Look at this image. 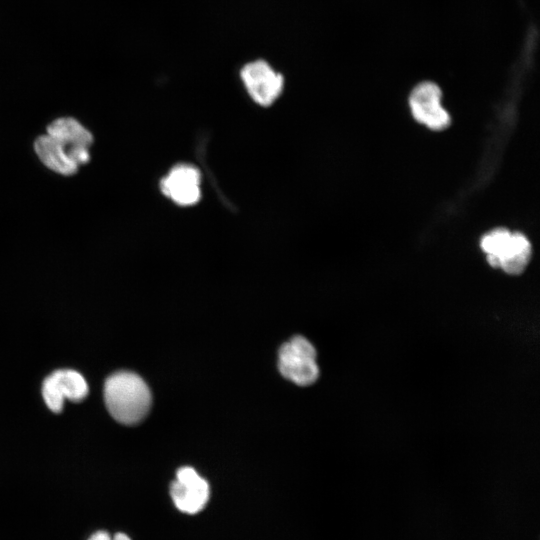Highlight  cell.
Instances as JSON below:
<instances>
[{
	"mask_svg": "<svg viewBox=\"0 0 540 540\" xmlns=\"http://www.w3.org/2000/svg\"><path fill=\"white\" fill-rule=\"evenodd\" d=\"M35 151L40 160L51 170L71 175L78 166L70 159L66 148L50 135H42L35 142Z\"/></svg>",
	"mask_w": 540,
	"mask_h": 540,
	"instance_id": "8",
	"label": "cell"
},
{
	"mask_svg": "<svg viewBox=\"0 0 540 540\" xmlns=\"http://www.w3.org/2000/svg\"><path fill=\"white\" fill-rule=\"evenodd\" d=\"M42 395L50 410L55 413L62 411L64 397L58 388L53 373L44 380L42 385Z\"/></svg>",
	"mask_w": 540,
	"mask_h": 540,
	"instance_id": "11",
	"label": "cell"
},
{
	"mask_svg": "<svg viewBox=\"0 0 540 540\" xmlns=\"http://www.w3.org/2000/svg\"><path fill=\"white\" fill-rule=\"evenodd\" d=\"M488 263L508 274L523 272L531 257V245L525 235L498 228L485 234L480 242Z\"/></svg>",
	"mask_w": 540,
	"mask_h": 540,
	"instance_id": "2",
	"label": "cell"
},
{
	"mask_svg": "<svg viewBox=\"0 0 540 540\" xmlns=\"http://www.w3.org/2000/svg\"><path fill=\"white\" fill-rule=\"evenodd\" d=\"M107 410L121 424L139 423L148 413L151 393L143 379L132 372H117L104 385Z\"/></svg>",
	"mask_w": 540,
	"mask_h": 540,
	"instance_id": "1",
	"label": "cell"
},
{
	"mask_svg": "<svg viewBox=\"0 0 540 540\" xmlns=\"http://www.w3.org/2000/svg\"><path fill=\"white\" fill-rule=\"evenodd\" d=\"M164 195L176 204L190 206L200 199V173L189 165H178L171 169L160 182Z\"/></svg>",
	"mask_w": 540,
	"mask_h": 540,
	"instance_id": "7",
	"label": "cell"
},
{
	"mask_svg": "<svg viewBox=\"0 0 540 540\" xmlns=\"http://www.w3.org/2000/svg\"><path fill=\"white\" fill-rule=\"evenodd\" d=\"M58 388L64 399L78 402L88 394V385L84 377L75 370H57L53 372Z\"/></svg>",
	"mask_w": 540,
	"mask_h": 540,
	"instance_id": "10",
	"label": "cell"
},
{
	"mask_svg": "<svg viewBox=\"0 0 540 540\" xmlns=\"http://www.w3.org/2000/svg\"><path fill=\"white\" fill-rule=\"evenodd\" d=\"M88 540H112V537L109 535L108 532L104 530H99L94 532Z\"/></svg>",
	"mask_w": 540,
	"mask_h": 540,
	"instance_id": "12",
	"label": "cell"
},
{
	"mask_svg": "<svg viewBox=\"0 0 540 540\" xmlns=\"http://www.w3.org/2000/svg\"><path fill=\"white\" fill-rule=\"evenodd\" d=\"M112 540H131V538L125 533H117L112 537Z\"/></svg>",
	"mask_w": 540,
	"mask_h": 540,
	"instance_id": "13",
	"label": "cell"
},
{
	"mask_svg": "<svg viewBox=\"0 0 540 540\" xmlns=\"http://www.w3.org/2000/svg\"><path fill=\"white\" fill-rule=\"evenodd\" d=\"M279 370L281 374L300 386L314 383L319 375L316 350L302 336H295L279 350Z\"/></svg>",
	"mask_w": 540,
	"mask_h": 540,
	"instance_id": "3",
	"label": "cell"
},
{
	"mask_svg": "<svg viewBox=\"0 0 540 540\" xmlns=\"http://www.w3.org/2000/svg\"><path fill=\"white\" fill-rule=\"evenodd\" d=\"M441 96V90L435 83L430 81L419 83L409 96L413 117L433 130L447 128L451 119L441 105Z\"/></svg>",
	"mask_w": 540,
	"mask_h": 540,
	"instance_id": "6",
	"label": "cell"
},
{
	"mask_svg": "<svg viewBox=\"0 0 540 540\" xmlns=\"http://www.w3.org/2000/svg\"><path fill=\"white\" fill-rule=\"evenodd\" d=\"M174 506L182 513L196 514L202 511L210 498L208 482L191 467H181L170 486Z\"/></svg>",
	"mask_w": 540,
	"mask_h": 540,
	"instance_id": "5",
	"label": "cell"
},
{
	"mask_svg": "<svg viewBox=\"0 0 540 540\" xmlns=\"http://www.w3.org/2000/svg\"><path fill=\"white\" fill-rule=\"evenodd\" d=\"M240 78L250 98L264 107L272 105L284 88L283 75L263 59L244 64Z\"/></svg>",
	"mask_w": 540,
	"mask_h": 540,
	"instance_id": "4",
	"label": "cell"
},
{
	"mask_svg": "<svg viewBox=\"0 0 540 540\" xmlns=\"http://www.w3.org/2000/svg\"><path fill=\"white\" fill-rule=\"evenodd\" d=\"M47 134L60 142L67 150L89 148L93 142L92 134L77 120L69 117L53 121L47 128Z\"/></svg>",
	"mask_w": 540,
	"mask_h": 540,
	"instance_id": "9",
	"label": "cell"
}]
</instances>
